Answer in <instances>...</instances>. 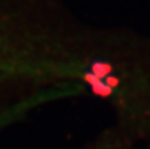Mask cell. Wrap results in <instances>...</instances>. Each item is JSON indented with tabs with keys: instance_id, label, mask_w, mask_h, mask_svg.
<instances>
[{
	"instance_id": "obj_1",
	"label": "cell",
	"mask_w": 150,
	"mask_h": 149,
	"mask_svg": "<svg viewBox=\"0 0 150 149\" xmlns=\"http://www.w3.org/2000/svg\"><path fill=\"white\" fill-rule=\"evenodd\" d=\"M86 62L46 0H0V102L76 86Z\"/></svg>"
},
{
	"instance_id": "obj_2",
	"label": "cell",
	"mask_w": 150,
	"mask_h": 149,
	"mask_svg": "<svg viewBox=\"0 0 150 149\" xmlns=\"http://www.w3.org/2000/svg\"><path fill=\"white\" fill-rule=\"evenodd\" d=\"M67 94L70 92L66 89L57 87V89L37 91L17 99L0 102V135L12 127L17 126L20 121L26 119L32 112L41 108L44 104L63 98Z\"/></svg>"
}]
</instances>
